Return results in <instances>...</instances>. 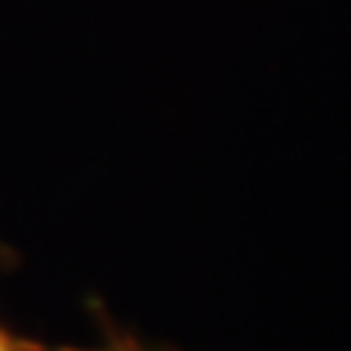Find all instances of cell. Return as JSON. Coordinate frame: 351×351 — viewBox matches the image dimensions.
I'll return each mask as SVG.
<instances>
[{"instance_id": "cell-1", "label": "cell", "mask_w": 351, "mask_h": 351, "mask_svg": "<svg viewBox=\"0 0 351 351\" xmlns=\"http://www.w3.org/2000/svg\"><path fill=\"white\" fill-rule=\"evenodd\" d=\"M103 351H167V348L147 346V343H141V339H135L132 334H123V331H114V328H108Z\"/></svg>"}, {"instance_id": "cell-2", "label": "cell", "mask_w": 351, "mask_h": 351, "mask_svg": "<svg viewBox=\"0 0 351 351\" xmlns=\"http://www.w3.org/2000/svg\"><path fill=\"white\" fill-rule=\"evenodd\" d=\"M0 351H36V346H29L27 339L15 337L12 331H6V328H0Z\"/></svg>"}]
</instances>
